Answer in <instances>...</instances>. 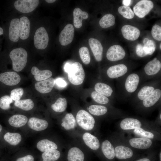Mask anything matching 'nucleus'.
Here are the masks:
<instances>
[{
	"mask_svg": "<svg viewBox=\"0 0 161 161\" xmlns=\"http://www.w3.org/2000/svg\"><path fill=\"white\" fill-rule=\"evenodd\" d=\"M119 121L117 124L120 132L127 133L135 129L140 128L154 130L161 132L160 127L153 121H150L137 117L126 116Z\"/></svg>",
	"mask_w": 161,
	"mask_h": 161,
	"instance_id": "nucleus-1",
	"label": "nucleus"
},
{
	"mask_svg": "<svg viewBox=\"0 0 161 161\" xmlns=\"http://www.w3.org/2000/svg\"><path fill=\"white\" fill-rule=\"evenodd\" d=\"M121 141L135 150H148L156 148L158 145L157 141L140 137L126 136L121 132L114 133Z\"/></svg>",
	"mask_w": 161,
	"mask_h": 161,
	"instance_id": "nucleus-2",
	"label": "nucleus"
},
{
	"mask_svg": "<svg viewBox=\"0 0 161 161\" xmlns=\"http://www.w3.org/2000/svg\"><path fill=\"white\" fill-rule=\"evenodd\" d=\"M161 86L156 89L147 97L138 102L134 106L136 112L145 115L161 106Z\"/></svg>",
	"mask_w": 161,
	"mask_h": 161,
	"instance_id": "nucleus-3",
	"label": "nucleus"
},
{
	"mask_svg": "<svg viewBox=\"0 0 161 161\" xmlns=\"http://www.w3.org/2000/svg\"><path fill=\"white\" fill-rule=\"evenodd\" d=\"M118 81L123 95L131 98L144 82L140 73L136 72H130Z\"/></svg>",
	"mask_w": 161,
	"mask_h": 161,
	"instance_id": "nucleus-4",
	"label": "nucleus"
},
{
	"mask_svg": "<svg viewBox=\"0 0 161 161\" xmlns=\"http://www.w3.org/2000/svg\"><path fill=\"white\" fill-rule=\"evenodd\" d=\"M160 86L161 78L143 82L131 98L132 104L134 106L150 96L156 89Z\"/></svg>",
	"mask_w": 161,
	"mask_h": 161,
	"instance_id": "nucleus-5",
	"label": "nucleus"
},
{
	"mask_svg": "<svg viewBox=\"0 0 161 161\" xmlns=\"http://www.w3.org/2000/svg\"><path fill=\"white\" fill-rule=\"evenodd\" d=\"M88 110L91 114L97 116H103L108 114L114 120L122 119L127 116L123 111L112 106L108 108L102 105H92L89 106Z\"/></svg>",
	"mask_w": 161,
	"mask_h": 161,
	"instance_id": "nucleus-6",
	"label": "nucleus"
},
{
	"mask_svg": "<svg viewBox=\"0 0 161 161\" xmlns=\"http://www.w3.org/2000/svg\"><path fill=\"white\" fill-rule=\"evenodd\" d=\"M110 140L114 146L115 157L121 160H129L134 155V149L124 143L114 134L112 135Z\"/></svg>",
	"mask_w": 161,
	"mask_h": 161,
	"instance_id": "nucleus-7",
	"label": "nucleus"
},
{
	"mask_svg": "<svg viewBox=\"0 0 161 161\" xmlns=\"http://www.w3.org/2000/svg\"><path fill=\"white\" fill-rule=\"evenodd\" d=\"M161 61L156 57L149 61L140 72L143 81L160 78Z\"/></svg>",
	"mask_w": 161,
	"mask_h": 161,
	"instance_id": "nucleus-8",
	"label": "nucleus"
},
{
	"mask_svg": "<svg viewBox=\"0 0 161 161\" xmlns=\"http://www.w3.org/2000/svg\"><path fill=\"white\" fill-rule=\"evenodd\" d=\"M9 56L14 71H21L25 67L27 62L28 54L24 49L18 47L13 49L10 53Z\"/></svg>",
	"mask_w": 161,
	"mask_h": 161,
	"instance_id": "nucleus-9",
	"label": "nucleus"
},
{
	"mask_svg": "<svg viewBox=\"0 0 161 161\" xmlns=\"http://www.w3.org/2000/svg\"><path fill=\"white\" fill-rule=\"evenodd\" d=\"M68 73V79L72 84L78 85L83 83L85 72L82 65L79 62H76L71 64Z\"/></svg>",
	"mask_w": 161,
	"mask_h": 161,
	"instance_id": "nucleus-10",
	"label": "nucleus"
},
{
	"mask_svg": "<svg viewBox=\"0 0 161 161\" xmlns=\"http://www.w3.org/2000/svg\"><path fill=\"white\" fill-rule=\"evenodd\" d=\"M76 120L79 126L85 130H92L95 127V121L94 117L84 110L81 109L78 111Z\"/></svg>",
	"mask_w": 161,
	"mask_h": 161,
	"instance_id": "nucleus-11",
	"label": "nucleus"
},
{
	"mask_svg": "<svg viewBox=\"0 0 161 161\" xmlns=\"http://www.w3.org/2000/svg\"><path fill=\"white\" fill-rule=\"evenodd\" d=\"M129 68L123 64H119L112 66L106 70L108 77L111 80H119L129 73Z\"/></svg>",
	"mask_w": 161,
	"mask_h": 161,
	"instance_id": "nucleus-12",
	"label": "nucleus"
},
{
	"mask_svg": "<svg viewBox=\"0 0 161 161\" xmlns=\"http://www.w3.org/2000/svg\"><path fill=\"white\" fill-rule=\"evenodd\" d=\"M34 40V45L36 49H44L47 48L49 43V37L46 30L44 27H40L36 30Z\"/></svg>",
	"mask_w": 161,
	"mask_h": 161,
	"instance_id": "nucleus-13",
	"label": "nucleus"
},
{
	"mask_svg": "<svg viewBox=\"0 0 161 161\" xmlns=\"http://www.w3.org/2000/svg\"><path fill=\"white\" fill-rule=\"evenodd\" d=\"M133 134L135 137L146 138L157 141L161 140V132L154 130L140 128L134 129L127 133Z\"/></svg>",
	"mask_w": 161,
	"mask_h": 161,
	"instance_id": "nucleus-14",
	"label": "nucleus"
},
{
	"mask_svg": "<svg viewBox=\"0 0 161 161\" xmlns=\"http://www.w3.org/2000/svg\"><path fill=\"white\" fill-rule=\"evenodd\" d=\"M38 0H18L14 3L15 8L23 13H28L33 11L39 4Z\"/></svg>",
	"mask_w": 161,
	"mask_h": 161,
	"instance_id": "nucleus-15",
	"label": "nucleus"
},
{
	"mask_svg": "<svg viewBox=\"0 0 161 161\" xmlns=\"http://www.w3.org/2000/svg\"><path fill=\"white\" fill-rule=\"evenodd\" d=\"M154 7L150 0H142L138 1L133 7L134 13L140 18H143L148 14Z\"/></svg>",
	"mask_w": 161,
	"mask_h": 161,
	"instance_id": "nucleus-16",
	"label": "nucleus"
},
{
	"mask_svg": "<svg viewBox=\"0 0 161 161\" xmlns=\"http://www.w3.org/2000/svg\"><path fill=\"white\" fill-rule=\"evenodd\" d=\"M126 55V52L121 46L114 45L109 48L106 52V57L109 61L114 62L123 59Z\"/></svg>",
	"mask_w": 161,
	"mask_h": 161,
	"instance_id": "nucleus-17",
	"label": "nucleus"
},
{
	"mask_svg": "<svg viewBox=\"0 0 161 161\" xmlns=\"http://www.w3.org/2000/svg\"><path fill=\"white\" fill-rule=\"evenodd\" d=\"M74 32L73 25L70 24L66 25L59 36V42L61 45L66 46L70 44L73 41Z\"/></svg>",
	"mask_w": 161,
	"mask_h": 161,
	"instance_id": "nucleus-18",
	"label": "nucleus"
},
{
	"mask_svg": "<svg viewBox=\"0 0 161 161\" xmlns=\"http://www.w3.org/2000/svg\"><path fill=\"white\" fill-rule=\"evenodd\" d=\"M20 76L16 72L8 71L0 74V82L5 85L14 86L21 81Z\"/></svg>",
	"mask_w": 161,
	"mask_h": 161,
	"instance_id": "nucleus-19",
	"label": "nucleus"
},
{
	"mask_svg": "<svg viewBox=\"0 0 161 161\" xmlns=\"http://www.w3.org/2000/svg\"><path fill=\"white\" fill-rule=\"evenodd\" d=\"M94 89L97 92L104 95L109 98H114L116 97L114 89L110 85L105 83L98 82L95 85Z\"/></svg>",
	"mask_w": 161,
	"mask_h": 161,
	"instance_id": "nucleus-20",
	"label": "nucleus"
},
{
	"mask_svg": "<svg viewBox=\"0 0 161 161\" xmlns=\"http://www.w3.org/2000/svg\"><path fill=\"white\" fill-rule=\"evenodd\" d=\"M55 79L50 77L46 80L36 82L35 84L36 90L42 94L50 92L55 85Z\"/></svg>",
	"mask_w": 161,
	"mask_h": 161,
	"instance_id": "nucleus-21",
	"label": "nucleus"
},
{
	"mask_svg": "<svg viewBox=\"0 0 161 161\" xmlns=\"http://www.w3.org/2000/svg\"><path fill=\"white\" fill-rule=\"evenodd\" d=\"M121 32L124 38L131 41L137 39L140 33L138 28L129 25H125L123 26L121 28Z\"/></svg>",
	"mask_w": 161,
	"mask_h": 161,
	"instance_id": "nucleus-22",
	"label": "nucleus"
},
{
	"mask_svg": "<svg viewBox=\"0 0 161 161\" xmlns=\"http://www.w3.org/2000/svg\"><path fill=\"white\" fill-rule=\"evenodd\" d=\"M89 43L96 61H101L103 58V48L100 42L96 38H91L89 40Z\"/></svg>",
	"mask_w": 161,
	"mask_h": 161,
	"instance_id": "nucleus-23",
	"label": "nucleus"
},
{
	"mask_svg": "<svg viewBox=\"0 0 161 161\" xmlns=\"http://www.w3.org/2000/svg\"><path fill=\"white\" fill-rule=\"evenodd\" d=\"M20 35V20L18 18H14L10 21L9 29V36L10 41L17 42Z\"/></svg>",
	"mask_w": 161,
	"mask_h": 161,
	"instance_id": "nucleus-24",
	"label": "nucleus"
},
{
	"mask_svg": "<svg viewBox=\"0 0 161 161\" xmlns=\"http://www.w3.org/2000/svg\"><path fill=\"white\" fill-rule=\"evenodd\" d=\"M20 20L19 38L22 40L27 39L29 37L30 31V22L25 16L21 17Z\"/></svg>",
	"mask_w": 161,
	"mask_h": 161,
	"instance_id": "nucleus-25",
	"label": "nucleus"
},
{
	"mask_svg": "<svg viewBox=\"0 0 161 161\" xmlns=\"http://www.w3.org/2000/svg\"><path fill=\"white\" fill-rule=\"evenodd\" d=\"M28 124L31 129L38 131L44 130L48 126V123L46 120L34 117L29 119Z\"/></svg>",
	"mask_w": 161,
	"mask_h": 161,
	"instance_id": "nucleus-26",
	"label": "nucleus"
},
{
	"mask_svg": "<svg viewBox=\"0 0 161 161\" xmlns=\"http://www.w3.org/2000/svg\"><path fill=\"white\" fill-rule=\"evenodd\" d=\"M101 151L105 157L109 160H113L115 157L114 146L110 140H104L101 145Z\"/></svg>",
	"mask_w": 161,
	"mask_h": 161,
	"instance_id": "nucleus-27",
	"label": "nucleus"
},
{
	"mask_svg": "<svg viewBox=\"0 0 161 161\" xmlns=\"http://www.w3.org/2000/svg\"><path fill=\"white\" fill-rule=\"evenodd\" d=\"M83 139L86 145L91 149L97 150L100 148V145L98 138L90 133H85L83 136Z\"/></svg>",
	"mask_w": 161,
	"mask_h": 161,
	"instance_id": "nucleus-28",
	"label": "nucleus"
},
{
	"mask_svg": "<svg viewBox=\"0 0 161 161\" xmlns=\"http://www.w3.org/2000/svg\"><path fill=\"white\" fill-rule=\"evenodd\" d=\"M73 24L75 27L79 28L82 26V20L87 19L89 17L87 12L82 11L80 8L76 7L73 12Z\"/></svg>",
	"mask_w": 161,
	"mask_h": 161,
	"instance_id": "nucleus-29",
	"label": "nucleus"
},
{
	"mask_svg": "<svg viewBox=\"0 0 161 161\" xmlns=\"http://www.w3.org/2000/svg\"><path fill=\"white\" fill-rule=\"evenodd\" d=\"M31 72L37 82L46 80L50 78L52 75V72L51 71L49 70H41L36 66L32 67Z\"/></svg>",
	"mask_w": 161,
	"mask_h": 161,
	"instance_id": "nucleus-30",
	"label": "nucleus"
},
{
	"mask_svg": "<svg viewBox=\"0 0 161 161\" xmlns=\"http://www.w3.org/2000/svg\"><path fill=\"white\" fill-rule=\"evenodd\" d=\"M27 121V117L26 116L20 114L13 115L8 120V123L10 126L16 128L24 126Z\"/></svg>",
	"mask_w": 161,
	"mask_h": 161,
	"instance_id": "nucleus-31",
	"label": "nucleus"
},
{
	"mask_svg": "<svg viewBox=\"0 0 161 161\" xmlns=\"http://www.w3.org/2000/svg\"><path fill=\"white\" fill-rule=\"evenodd\" d=\"M84 158L83 152L77 147H72L68 151L67 156L68 161H84Z\"/></svg>",
	"mask_w": 161,
	"mask_h": 161,
	"instance_id": "nucleus-32",
	"label": "nucleus"
},
{
	"mask_svg": "<svg viewBox=\"0 0 161 161\" xmlns=\"http://www.w3.org/2000/svg\"><path fill=\"white\" fill-rule=\"evenodd\" d=\"M36 147L39 151L42 152L58 148V146L55 143L46 139L39 141L36 144Z\"/></svg>",
	"mask_w": 161,
	"mask_h": 161,
	"instance_id": "nucleus-33",
	"label": "nucleus"
},
{
	"mask_svg": "<svg viewBox=\"0 0 161 161\" xmlns=\"http://www.w3.org/2000/svg\"><path fill=\"white\" fill-rule=\"evenodd\" d=\"M4 140L10 144L12 145H16L21 141L22 137L18 133L7 132L4 136Z\"/></svg>",
	"mask_w": 161,
	"mask_h": 161,
	"instance_id": "nucleus-34",
	"label": "nucleus"
},
{
	"mask_svg": "<svg viewBox=\"0 0 161 161\" xmlns=\"http://www.w3.org/2000/svg\"><path fill=\"white\" fill-rule=\"evenodd\" d=\"M61 125L66 130L74 129L76 126V122L73 115L71 113L66 114L62 120Z\"/></svg>",
	"mask_w": 161,
	"mask_h": 161,
	"instance_id": "nucleus-35",
	"label": "nucleus"
},
{
	"mask_svg": "<svg viewBox=\"0 0 161 161\" xmlns=\"http://www.w3.org/2000/svg\"><path fill=\"white\" fill-rule=\"evenodd\" d=\"M14 105L16 107L23 110L28 111L33 108L34 104L31 99H27L16 101L15 102Z\"/></svg>",
	"mask_w": 161,
	"mask_h": 161,
	"instance_id": "nucleus-36",
	"label": "nucleus"
},
{
	"mask_svg": "<svg viewBox=\"0 0 161 161\" xmlns=\"http://www.w3.org/2000/svg\"><path fill=\"white\" fill-rule=\"evenodd\" d=\"M93 99L97 103L101 105L109 104L112 106V102L109 97L101 94L95 91H93L91 93Z\"/></svg>",
	"mask_w": 161,
	"mask_h": 161,
	"instance_id": "nucleus-37",
	"label": "nucleus"
},
{
	"mask_svg": "<svg viewBox=\"0 0 161 161\" xmlns=\"http://www.w3.org/2000/svg\"><path fill=\"white\" fill-rule=\"evenodd\" d=\"M115 23V18L110 13L104 15L100 20L99 24L103 28H107L114 25Z\"/></svg>",
	"mask_w": 161,
	"mask_h": 161,
	"instance_id": "nucleus-38",
	"label": "nucleus"
},
{
	"mask_svg": "<svg viewBox=\"0 0 161 161\" xmlns=\"http://www.w3.org/2000/svg\"><path fill=\"white\" fill-rule=\"evenodd\" d=\"M61 153L56 150L44 152L42 154V161H56L60 157Z\"/></svg>",
	"mask_w": 161,
	"mask_h": 161,
	"instance_id": "nucleus-39",
	"label": "nucleus"
},
{
	"mask_svg": "<svg viewBox=\"0 0 161 161\" xmlns=\"http://www.w3.org/2000/svg\"><path fill=\"white\" fill-rule=\"evenodd\" d=\"M67 106V101L64 98L59 97L55 103L52 105L51 107L54 111L61 112L64 111Z\"/></svg>",
	"mask_w": 161,
	"mask_h": 161,
	"instance_id": "nucleus-40",
	"label": "nucleus"
},
{
	"mask_svg": "<svg viewBox=\"0 0 161 161\" xmlns=\"http://www.w3.org/2000/svg\"><path fill=\"white\" fill-rule=\"evenodd\" d=\"M143 49L146 55H152L156 49V45L154 41L145 38L143 40Z\"/></svg>",
	"mask_w": 161,
	"mask_h": 161,
	"instance_id": "nucleus-41",
	"label": "nucleus"
},
{
	"mask_svg": "<svg viewBox=\"0 0 161 161\" xmlns=\"http://www.w3.org/2000/svg\"><path fill=\"white\" fill-rule=\"evenodd\" d=\"M80 57L82 62L85 64H89L91 61L89 52L88 48L83 47L79 50Z\"/></svg>",
	"mask_w": 161,
	"mask_h": 161,
	"instance_id": "nucleus-42",
	"label": "nucleus"
},
{
	"mask_svg": "<svg viewBox=\"0 0 161 161\" xmlns=\"http://www.w3.org/2000/svg\"><path fill=\"white\" fill-rule=\"evenodd\" d=\"M118 10L119 13L126 18L131 19L134 17L133 11L129 6H120L118 8Z\"/></svg>",
	"mask_w": 161,
	"mask_h": 161,
	"instance_id": "nucleus-43",
	"label": "nucleus"
},
{
	"mask_svg": "<svg viewBox=\"0 0 161 161\" xmlns=\"http://www.w3.org/2000/svg\"><path fill=\"white\" fill-rule=\"evenodd\" d=\"M13 102V100L10 96L4 95L0 98V108L3 110H7L10 108V104Z\"/></svg>",
	"mask_w": 161,
	"mask_h": 161,
	"instance_id": "nucleus-44",
	"label": "nucleus"
},
{
	"mask_svg": "<svg viewBox=\"0 0 161 161\" xmlns=\"http://www.w3.org/2000/svg\"><path fill=\"white\" fill-rule=\"evenodd\" d=\"M24 92V90L21 88H17L13 89L10 92V97L15 101L20 100Z\"/></svg>",
	"mask_w": 161,
	"mask_h": 161,
	"instance_id": "nucleus-45",
	"label": "nucleus"
},
{
	"mask_svg": "<svg viewBox=\"0 0 161 161\" xmlns=\"http://www.w3.org/2000/svg\"><path fill=\"white\" fill-rule=\"evenodd\" d=\"M151 35L153 38L158 41L161 40V27L159 25L155 24L152 27Z\"/></svg>",
	"mask_w": 161,
	"mask_h": 161,
	"instance_id": "nucleus-46",
	"label": "nucleus"
},
{
	"mask_svg": "<svg viewBox=\"0 0 161 161\" xmlns=\"http://www.w3.org/2000/svg\"><path fill=\"white\" fill-rule=\"evenodd\" d=\"M135 52L136 55L139 57L143 58L147 56L143 49V46L141 44L137 45Z\"/></svg>",
	"mask_w": 161,
	"mask_h": 161,
	"instance_id": "nucleus-47",
	"label": "nucleus"
},
{
	"mask_svg": "<svg viewBox=\"0 0 161 161\" xmlns=\"http://www.w3.org/2000/svg\"><path fill=\"white\" fill-rule=\"evenodd\" d=\"M55 85L58 88L62 89L66 86L67 83L63 78H58L55 79Z\"/></svg>",
	"mask_w": 161,
	"mask_h": 161,
	"instance_id": "nucleus-48",
	"label": "nucleus"
},
{
	"mask_svg": "<svg viewBox=\"0 0 161 161\" xmlns=\"http://www.w3.org/2000/svg\"><path fill=\"white\" fill-rule=\"evenodd\" d=\"M16 161H34V158L31 155H28L17 158Z\"/></svg>",
	"mask_w": 161,
	"mask_h": 161,
	"instance_id": "nucleus-49",
	"label": "nucleus"
},
{
	"mask_svg": "<svg viewBox=\"0 0 161 161\" xmlns=\"http://www.w3.org/2000/svg\"><path fill=\"white\" fill-rule=\"evenodd\" d=\"M159 113L156 120L154 121V123L157 126L160 127L161 125V106L158 108Z\"/></svg>",
	"mask_w": 161,
	"mask_h": 161,
	"instance_id": "nucleus-50",
	"label": "nucleus"
},
{
	"mask_svg": "<svg viewBox=\"0 0 161 161\" xmlns=\"http://www.w3.org/2000/svg\"><path fill=\"white\" fill-rule=\"evenodd\" d=\"M71 64H70L69 63H67L65 64L64 66V69L65 71L67 73H68L70 69Z\"/></svg>",
	"mask_w": 161,
	"mask_h": 161,
	"instance_id": "nucleus-51",
	"label": "nucleus"
},
{
	"mask_svg": "<svg viewBox=\"0 0 161 161\" xmlns=\"http://www.w3.org/2000/svg\"><path fill=\"white\" fill-rule=\"evenodd\" d=\"M122 2L125 6H128L130 4L131 1L130 0H123Z\"/></svg>",
	"mask_w": 161,
	"mask_h": 161,
	"instance_id": "nucleus-52",
	"label": "nucleus"
},
{
	"mask_svg": "<svg viewBox=\"0 0 161 161\" xmlns=\"http://www.w3.org/2000/svg\"><path fill=\"white\" fill-rule=\"evenodd\" d=\"M135 161H151V160L150 158L145 157L138 159Z\"/></svg>",
	"mask_w": 161,
	"mask_h": 161,
	"instance_id": "nucleus-53",
	"label": "nucleus"
},
{
	"mask_svg": "<svg viewBox=\"0 0 161 161\" xmlns=\"http://www.w3.org/2000/svg\"><path fill=\"white\" fill-rule=\"evenodd\" d=\"M56 1L55 0H46L45 1L49 3H52Z\"/></svg>",
	"mask_w": 161,
	"mask_h": 161,
	"instance_id": "nucleus-54",
	"label": "nucleus"
},
{
	"mask_svg": "<svg viewBox=\"0 0 161 161\" xmlns=\"http://www.w3.org/2000/svg\"><path fill=\"white\" fill-rule=\"evenodd\" d=\"M4 31L3 29L1 27H0V35L2 34L3 33Z\"/></svg>",
	"mask_w": 161,
	"mask_h": 161,
	"instance_id": "nucleus-55",
	"label": "nucleus"
},
{
	"mask_svg": "<svg viewBox=\"0 0 161 161\" xmlns=\"http://www.w3.org/2000/svg\"><path fill=\"white\" fill-rule=\"evenodd\" d=\"M2 129V127L1 125L0 124V132L1 131Z\"/></svg>",
	"mask_w": 161,
	"mask_h": 161,
	"instance_id": "nucleus-56",
	"label": "nucleus"
},
{
	"mask_svg": "<svg viewBox=\"0 0 161 161\" xmlns=\"http://www.w3.org/2000/svg\"><path fill=\"white\" fill-rule=\"evenodd\" d=\"M160 49H161V43L160 44Z\"/></svg>",
	"mask_w": 161,
	"mask_h": 161,
	"instance_id": "nucleus-57",
	"label": "nucleus"
}]
</instances>
